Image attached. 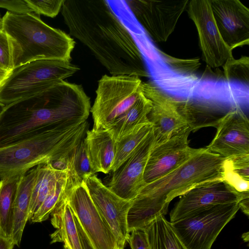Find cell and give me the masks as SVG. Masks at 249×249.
<instances>
[{
  "label": "cell",
  "mask_w": 249,
  "mask_h": 249,
  "mask_svg": "<svg viewBox=\"0 0 249 249\" xmlns=\"http://www.w3.org/2000/svg\"><path fill=\"white\" fill-rule=\"evenodd\" d=\"M61 13L70 34L111 75L149 76L136 41L107 1L65 0Z\"/></svg>",
  "instance_id": "1"
},
{
  "label": "cell",
  "mask_w": 249,
  "mask_h": 249,
  "mask_svg": "<svg viewBox=\"0 0 249 249\" xmlns=\"http://www.w3.org/2000/svg\"><path fill=\"white\" fill-rule=\"evenodd\" d=\"M89 97L81 85L62 81L5 106L0 113V147L43 131L87 121Z\"/></svg>",
  "instance_id": "2"
},
{
  "label": "cell",
  "mask_w": 249,
  "mask_h": 249,
  "mask_svg": "<svg viewBox=\"0 0 249 249\" xmlns=\"http://www.w3.org/2000/svg\"><path fill=\"white\" fill-rule=\"evenodd\" d=\"M225 159L206 148L181 166L142 188L133 200L127 214L130 232L142 229L168 212L170 202L190 190L212 182L222 180Z\"/></svg>",
  "instance_id": "3"
},
{
  "label": "cell",
  "mask_w": 249,
  "mask_h": 249,
  "mask_svg": "<svg viewBox=\"0 0 249 249\" xmlns=\"http://www.w3.org/2000/svg\"><path fill=\"white\" fill-rule=\"evenodd\" d=\"M1 30L8 39L14 69L36 60L71 62L73 39L47 25L35 13L7 11L2 18Z\"/></svg>",
  "instance_id": "4"
},
{
  "label": "cell",
  "mask_w": 249,
  "mask_h": 249,
  "mask_svg": "<svg viewBox=\"0 0 249 249\" xmlns=\"http://www.w3.org/2000/svg\"><path fill=\"white\" fill-rule=\"evenodd\" d=\"M87 121L73 127L42 131L0 147V179L23 175L31 168L68 155L85 137Z\"/></svg>",
  "instance_id": "5"
},
{
  "label": "cell",
  "mask_w": 249,
  "mask_h": 249,
  "mask_svg": "<svg viewBox=\"0 0 249 249\" xmlns=\"http://www.w3.org/2000/svg\"><path fill=\"white\" fill-rule=\"evenodd\" d=\"M79 68L71 62L53 59L30 61L15 68L0 87V103L6 106L53 86Z\"/></svg>",
  "instance_id": "6"
},
{
  "label": "cell",
  "mask_w": 249,
  "mask_h": 249,
  "mask_svg": "<svg viewBox=\"0 0 249 249\" xmlns=\"http://www.w3.org/2000/svg\"><path fill=\"white\" fill-rule=\"evenodd\" d=\"M142 83L136 76L103 75L98 82L96 97L90 110L93 128L106 129L130 109L142 93Z\"/></svg>",
  "instance_id": "7"
},
{
  "label": "cell",
  "mask_w": 249,
  "mask_h": 249,
  "mask_svg": "<svg viewBox=\"0 0 249 249\" xmlns=\"http://www.w3.org/2000/svg\"><path fill=\"white\" fill-rule=\"evenodd\" d=\"M239 210L238 202L213 205L170 224L187 249H211L221 231Z\"/></svg>",
  "instance_id": "8"
},
{
  "label": "cell",
  "mask_w": 249,
  "mask_h": 249,
  "mask_svg": "<svg viewBox=\"0 0 249 249\" xmlns=\"http://www.w3.org/2000/svg\"><path fill=\"white\" fill-rule=\"evenodd\" d=\"M142 88L152 105L148 118L152 125L155 144L188 128L195 129L194 117L186 103L169 95L151 82H142Z\"/></svg>",
  "instance_id": "9"
},
{
  "label": "cell",
  "mask_w": 249,
  "mask_h": 249,
  "mask_svg": "<svg viewBox=\"0 0 249 249\" xmlns=\"http://www.w3.org/2000/svg\"><path fill=\"white\" fill-rule=\"evenodd\" d=\"M189 1L130 0L126 2L149 37L159 43L167 40Z\"/></svg>",
  "instance_id": "10"
},
{
  "label": "cell",
  "mask_w": 249,
  "mask_h": 249,
  "mask_svg": "<svg viewBox=\"0 0 249 249\" xmlns=\"http://www.w3.org/2000/svg\"><path fill=\"white\" fill-rule=\"evenodd\" d=\"M187 8L197 30L202 59L207 66L219 67L234 58L232 50L224 42L216 26L210 0H189Z\"/></svg>",
  "instance_id": "11"
},
{
  "label": "cell",
  "mask_w": 249,
  "mask_h": 249,
  "mask_svg": "<svg viewBox=\"0 0 249 249\" xmlns=\"http://www.w3.org/2000/svg\"><path fill=\"white\" fill-rule=\"evenodd\" d=\"M66 198L94 249H119L113 232L94 204L83 181Z\"/></svg>",
  "instance_id": "12"
},
{
  "label": "cell",
  "mask_w": 249,
  "mask_h": 249,
  "mask_svg": "<svg viewBox=\"0 0 249 249\" xmlns=\"http://www.w3.org/2000/svg\"><path fill=\"white\" fill-rule=\"evenodd\" d=\"M83 181L96 209L111 229L119 249H124L129 235L127 217L133 200L117 195L95 174L87 177Z\"/></svg>",
  "instance_id": "13"
},
{
  "label": "cell",
  "mask_w": 249,
  "mask_h": 249,
  "mask_svg": "<svg viewBox=\"0 0 249 249\" xmlns=\"http://www.w3.org/2000/svg\"><path fill=\"white\" fill-rule=\"evenodd\" d=\"M193 130L188 128L161 143L154 144L144 171L145 184L173 171L202 149L189 146L188 137Z\"/></svg>",
  "instance_id": "14"
},
{
  "label": "cell",
  "mask_w": 249,
  "mask_h": 249,
  "mask_svg": "<svg viewBox=\"0 0 249 249\" xmlns=\"http://www.w3.org/2000/svg\"><path fill=\"white\" fill-rule=\"evenodd\" d=\"M215 135L205 148L224 159L249 154V121L239 108L217 120Z\"/></svg>",
  "instance_id": "15"
},
{
  "label": "cell",
  "mask_w": 249,
  "mask_h": 249,
  "mask_svg": "<svg viewBox=\"0 0 249 249\" xmlns=\"http://www.w3.org/2000/svg\"><path fill=\"white\" fill-rule=\"evenodd\" d=\"M155 144L152 130L132 155L113 172L108 187L121 198L133 200L145 185L143 174L146 162Z\"/></svg>",
  "instance_id": "16"
},
{
  "label": "cell",
  "mask_w": 249,
  "mask_h": 249,
  "mask_svg": "<svg viewBox=\"0 0 249 249\" xmlns=\"http://www.w3.org/2000/svg\"><path fill=\"white\" fill-rule=\"evenodd\" d=\"M249 192L238 193L222 180L195 188L181 196L170 213V222L176 221L206 207L239 202Z\"/></svg>",
  "instance_id": "17"
},
{
  "label": "cell",
  "mask_w": 249,
  "mask_h": 249,
  "mask_svg": "<svg viewBox=\"0 0 249 249\" xmlns=\"http://www.w3.org/2000/svg\"><path fill=\"white\" fill-rule=\"evenodd\" d=\"M219 33L232 50L249 43V9L239 0H210Z\"/></svg>",
  "instance_id": "18"
},
{
  "label": "cell",
  "mask_w": 249,
  "mask_h": 249,
  "mask_svg": "<svg viewBox=\"0 0 249 249\" xmlns=\"http://www.w3.org/2000/svg\"><path fill=\"white\" fill-rule=\"evenodd\" d=\"M93 172L107 174L112 170L116 142L107 129L87 130L84 139Z\"/></svg>",
  "instance_id": "19"
},
{
  "label": "cell",
  "mask_w": 249,
  "mask_h": 249,
  "mask_svg": "<svg viewBox=\"0 0 249 249\" xmlns=\"http://www.w3.org/2000/svg\"><path fill=\"white\" fill-rule=\"evenodd\" d=\"M51 215V223L55 229L50 235L51 244L62 242L65 249H83L73 213L66 196Z\"/></svg>",
  "instance_id": "20"
},
{
  "label": "cell",
  "mask_w": 249,
  "mask_h": 249,
  "mask_svg": "<svg viewBox=\"0 0 249 249\" xmlns=\"http://www.w3.org/2000/svg\"><path fill=\"white\" fill-rule=\"evenodd\" d=\"M152 107L151 101L142 92L135 104L116 118L106 129L117 142L143 126L151 124L148 116Z\"/></svg>",
  "instance_id": "21"
},
{
  "label": "cell",
  "mask_w": 249,
  "mask_h": 249,
  "mask_svg": "<svg viewBox=\"0 0 249 249\" xmlns=\"http://www.w3.org/2000/svg\"><path fill=\"white\" fill-rule=\"evenodd\" d=\"M36 174V167L21 177L15 202L14 221L12 235L15 245L19 247L23 231L29 217L31 195Z\"/></svg>",
  "instance_id": "22"
},
{
  "label": "cell",
  "mask_w": 249,
  "mask_h": 249,
  "mask_svg": "<svg viewBox=\"0 0 249 249\" xmlns=\"http://www.w3.org/2000/svg\"><path fill=\"white\" fill-rule=\"evenodd\" d=\"M36 169V174L32 192L29 220L38 210L58 180L69 172V171L55 170L50 162L38 165Z\"/></svg>",
  "instance_id": "23"
},
{
  "label": "cell",
  "mask_w": 249,
  "mask_h": 249,
  "mask_svg": "<svg viewBox=\"0 0 249 249\" xmlns=\"http://www.w3.org/2000/svg\"><path fill=\"white\" fill-rule=\"evenodd\" d=\"M22 175L9 177L0 181V235L6 238H11L12 235L15 202Z\"/></svg>",
  "instance_id": "24"
},
{
  "label": "cell",
  "mask_w": 249,
  "mask_h": 249,
  "mask_svg": "<svg viewBox=\"0 0 249 249\" xmlns=\"http://www.w3.org/2000/svg\"><path fill=\"white\" fill-rule=\"evenodd\" d=\"M150 249H187L165 216L160 215L144 227Z\"/></svg>",
  "instance_id": "25"
},
{
  "label": "cell",
  "mask_w": 249,
  "mask_h": 249,
  "mask_svg": "<svg viewBox=\"0 0 249 249\" xmlns=\"http://www.w3.org/2000/svg\"><path fill=\"white\" fill-rule=\"evenodd\" d=\"M222 178L237 192H249V154L225 159Z\"/></svg>",
  "instance_id": "26"
},
{
  "label": "cell",
  "mask_w": 249,
  "mask_h": 249,
  "mask_svg": "<svg viewBox=\"0 0 249 249\" xmlns=\"http://www.w3.org/2000/svg\"><path fill=\"white\" fill-rule=\"evenodd\" d=\"M76 185L69 172L58 180L38 210L29 219L30 222H41L48 219L57 205L65 197L67 192Z\"/></svg>",
  "instance_id": "27"
},
{
  "label": "cell",
  "mask_w": 249,
  "mask_h": 249,
  "mask_svg": "<svg viewBox=\"0 0 249 249\" xmlns=\"http://www.w3.org/2000/svg\"><path fill=\"white\" fill-rule=\"evenodd\" d=\"M151 130V124H148L116 142L112 172L130 158Z\"/></svg>",
  "instance_id": "28"
},
{
  "label": "cell",
  "mask_w": 249,
  "mask_h": 249,
  "mask_svg": "<svg viewBox=\"0 0 249 249\" xmlns=\"http://www.w3.org/2000/svg\"><path fill=\"white\" fill-rule=\"evenodd\" d=\"M84 139L74 148L69 169L70 176L76 184L82 183L87 177L94 174L90 166Z\"/></svg>",
  "instance_id": "29"
},
{
  "label": "cell",
  "mask_w": 249,
  "mask_h": 249,
  "mask_svg": "<svg viewBox=\"0 0 249 249\" xmlns=\"http://www.w3.org/2000/svg\"><path fill=\"white\" fill-rule=\"evenodd\" d=\"M65 0H25L28 7L39 16L55 17L61 10Z\"/></svg>",
  "instance_id": "30"
},
{
  "label": "cell",
  "mask_w": 249,
  "mask_h": 249,
  "mask_svg": "<svg viewBox=\"0 0 249 249\" xmlns=\"http://www.w3.org/2000/svg\"><path fill=\"white\" fill-rule=\"evenodd\" d=\"M0 68L10 71L14 69L8 39L2 30L0 31Z\"/></svg>",
  "instance_id": "31"
},
{
  "label": "cell",
  "mask_w": 249,
  "mask_h": 249,
  "mask_svg": "<svg viewBox=\"0 0 249 249\" xmlns=\"http://www.w3.org/2000/svg\"><path fill=\"white\" fill-rule=\"evenodd\" d=\"M127 242L131 249H150L147 236L143 229L131 231Z\"/></svg>",
  "instance_id": "32"
},
{
  "label": "cell",
  "mask_w": 249,
  "mask_h": 249,
  "mask_svg": "<svg viewBox=\"0 0 249 249\" xmlns=\"http://www.w3.org/2000/svg\"><path fill=\"white\" fill-rule=\"evenodd\" d=\"M0 8L6 9L9 12L17 14H26L33 12L25 0H0Z\"/></svg>",
  "instance_id": "33"
},
{
  "label": "cell",
  "mask_w": 249,
  "mask_h": 249,
  "mask_svg": "<svg viewBox=\"0 0 249 249\" xmlns=\"http://www.w3.org/2000/svg\"><path fill=\"white\" fill-rule=\"evenodd\" d=\"M74 217L75 224L79 232L83 249H94L84 231L80 226L78 221L74 215Z\"/></svg>",
  "instance_id": "34"
},
{
  "label": "cell",
  "mask_w": 249,
  "mask_h": 249,
  "mask_svg": "<svg viewBox=\"0 0 249 249\" xmlns=\"http://www.w3.org/2000/svg\"><path fill=\"white\" fill-rule=\"evenodd\" d=\"M15 246L12 238H6L0 235V249H13Z\"/></svg>",
  "instance_id": "35"
},
{
  "label": "cell",
  "mask_w": 249,
  "mask_h": 249,
  "mask_svg": "<svg viewBox=\"0 0 249 249\" xmlns=\"http://www.w3.org/2000/svg\"><path fill=\"white\" fill-rule=\"evenodd\" d=\"M239 209H241L242 211L247 216L249 215V196L245 197L241 199L238 202Z\"/></svg>",
  "instance_id": "36"
},
{
  "label": "cell",
  "mask_w": 249,
  "mask_h": 249,
  "mask_svg": "<svg viewBox=\"0 0 249 249\" xmlns=\"http://www.w3.org/2000/svg\"><path fill=\"white\" fill-rule=\"evenodd\" d=\"M11 71L0 68V87L8 78Z\"/></svg>",
  "instance_id": "37"
},
{
  "label": "cell",
  "mask_w": 249,
  "mask_h": 249,
  "mask_svg": "<svg viewBox=\"0 0 249 249\" xmlns=\"http://www.w3.org/2000/svg\"><path fill=\"white\" fill-rule=\"evenodd\" d=\"M242 238L245 242H248L249 241V232L244 233L242 235Z\"/></svg>",
  "instance_id": "38"
},
{
  "label": "cell",
  "mask_w": 249,
  "mask_h": 249,
  "mask_svg": "<svg viewBox=\"0 0 249 249\" xmlns=\"http://www.w3.org/2000/svg\"><path fill=\"white\" fill-rule=\"evenodd\" d=\"M5 105L0 103V113H1Z\"/></svg>",
  "instance_id": "39"
},
{
  "label": "cell",
  "mask_w": 249,
  "mask_h": 249,
  "mask_svg": "<svg viewBox=\"0 0 249 249\" xmlns=\"http://www.w3.org/2000/svg\"><path fill=\"white\" fill-rule=\"evenodd\" d=\"M1 22H2V18H0V31L1 30Z\"/></svg>",
  "instance_id": "40"
}]
</instances>
